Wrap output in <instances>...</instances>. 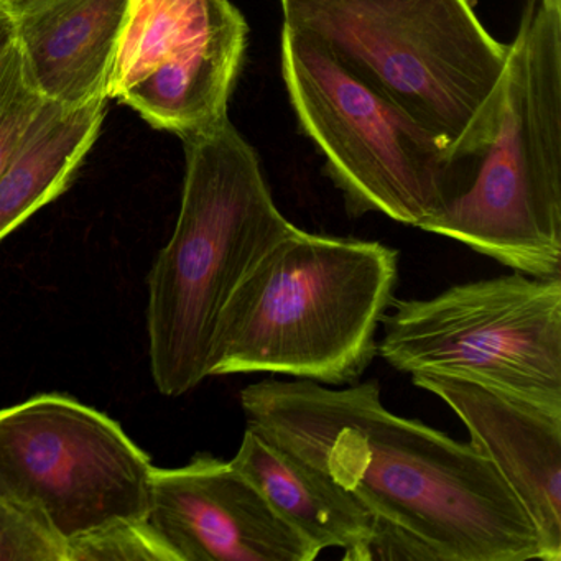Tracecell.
Here are the masks:
<instances>
[{
	"mask_svg": "<svg viewBox=\"0 0 561 561\" xmlns=\"http://www.w3.org/2000/svg\"><path fill=\"white\" fill-rule=\"evenodd\" d=\"M248 426L300 456L374 517L428 543L439 561L540 560L525 508L472 443L396 415L376 380L328 389L265 379L241 392Z\"/></svg>",
	"mask_w": 561,
	"mask_h": 561,
	"instance_id": "6da1fadb",
	"label": "cell"
},
{
	"mask_svg": "<svg viewBox=\"0 0 561 561\" xmlns=\"http://www.w3.org/2000/svg\"><path fill=\"white\" fill-rule=\"evenodd\" d=\"M397 278V249L295 228L226 304L209 377L271 373L356 382L377 356V328Z\"/></svg>",
	"mask_w": 561,
	"mask_h": 561,
	"instance_id": "7a4b0ae2",
	"label": "cell"
},
{
	"mask_svg": "<svg viewBox=\"0 0 561 561\" xmlns=\"http://www.w3.org/2000/svg\"><path fill=\"white\" fill-rule=\"evenodd\" d=\"M182 208L149 275L150 367L163 396L209 377L219 317L262 257L290 234L257 153L229 116L183 137Z\"/></svg>",
	"mask_w": 561,
	"mask_h": 561,
	"instance_id": "3957f363",
	"label": "cell"
},
{
	"mask_svg": "<svg viewBox=\"0 0 561 561\" xmlns=\"http://www.w3.org/2000/svg\"><path fill=\"white\" fill-rule=\"evenodd\" d=\"M284 25L476 160L494 126L508 45L469 0H280Z\"/></svg>",
	"mask_w": 561,
	"mask_h": 561,
	"instance_id": "277c9868",
	"label": "cell"
},
{
	"mask_svg": "<svg viewBox=\"0 0 561 561\" xmlns=\"http://www.w3.org/2000/svg\"><path fill=\"white\" fill-rule=\"evenodd\" d=\"M422 229L518 274L561 277V11L528 0L471 180Z\"/></svg>",
	"mask_w": 561,
	"mask_h": 561,
	"instance_id": "5b68a950",
	"label": "cell"
},
{
	"mask_svg": "<svg viewBox=\"0 0 561 561\" xmlns=\"http://www.w3.org/2000/svg\"><path fill=\"white\" fill-rule=\"evenodd\" d=\"M280 58L298 123L323 153L351 216L380 213L422 229L465 192L476 160L458 159L313 38L284 25Z\"/></svg>",
	"mask_w": 561,
	"mask_h": 561,
	"instance_id": "8992f818",
	"label": "cell"
},
{
	"mask_svg": "<svg viewBox=\"0 0 561 561\" xmlns=\"http://www.w3.org/2000/svg\"><path fill=\"white\" fill-rule=\"evenodd\" d=\"M390 308L377 353L393 369L472 380L561 413V277L514 272Z\"/></svg>",
	"mask_w": 561,
	"mask_h": 561,
	"instance_id": "52a82bcc",
	"label": "cell"
},
{
	"mask_svg": "<svg viewBox=\"0 0 561 561\" xmlns=\"http://www.w3.org/2000/svg\"><path fill=\"white\" fill-rule=\"evenodd\" d=\"M149 456L93 407L45 393L0 410V499L61 547L149 517Z\"/></svg>",
	"mask_w": 561,
	"mask_h": 561,
	"instance_id": "ba28073f",
	"label": "cell"
},
{
	"mask_svg": "<svg viewBox=\"0 0 561 561\" xmlns=\"http://www.w3.org/2000/svg\"><path fill=\"white\" fill-rule=\"evenodd\" d=\"M229 0H130L107 98L188 137L228 117L248 48Z\"/></svg>",
	"mask_w": 561,
	"mask_h": 561,
	"instance_id": "9c48e42d",
	"label": "cell"
},
{
	"mask_svg": "<svg viewBox=\"0 0 561 561\" xmlns=\"http://www.w3.org/2000/svg\"><path fill=\"white\" fill-rule=\"evenodd\" d=\"M149 522L176 561H311L320 551L232 461L153 469Z\"/></svg>",
	"mask_w": 561,
	"mask_h": 561,
	"instance_id": "30bf717a",
	"label": "cell"
},
{
	"mask_svg": "<svg viewBox=\"0 0 561 561\" xmlns=\"http://www.w3.org/2000/svg\"><path fill=\"white\" fill-rule=\"evenodd\" d=\"M412 380L456 413L511 485L537 530L541 561H561V413L459 377Z\"/></svg>",
	"mask_w": 561,
	"mask_h": 561,
	"instance_id": "8fae6325",
	"label": "cell"
},
{
	"mask_svg": "<svg viewBox=\"0 0 561 561\" xmlns=\"http://www.w3.org/2000/svg\"><path fill=\"white\" fill-rule=\"evenodd\" d=\"M130 0H14L4 5L27 80L67 110L110 100Z\"/></svg>",
	"mask_w": 561,
	"mask_h": 561,
	"instance_id": "7c38bea8",
	"label": "cell"
},
{
	"mask_svg": "<svg viewBox=\"0 0 561 561\" xmlns=\"http://www.w3.org/2000/svg\"><path fill=\"white\" fill-rule=\"evenodd\" d=\"M231 461L318 551L343 548L347 554L373 531L376 517L359 499L252 426Z\"/></svg>",
	"mask_w": 561,
	"mask_h": 561,
	"instance_id": "4fadbf2b",
	"label": "cell"
},
{
	"mask_svg": "<svg viewBox=\"0 0 561 561\" xmlns=\"http://www.w3.org/2000/svg\"><path fill=\"white\" fill-rule=\"evenodd\" d=\"M107 101L77 110L48 104L0 175V241L68 188L100 136Z\"/></svg>",
	"mask_w": 561,
	"mask_h": 561,
	"instance_id": "5bb4252c",
	"label": "cell"
},
{
	"mask_svg": "<svg viewBox=\"0 0 561 561\" xmlns=\"http://www.w3.org/2000/svg\"><path fill=\"white\" fill-rule=\"evenodd\" d=\"M65 561H176L149 518L119 520L65 547Z\"/></svg>",
	"mask_w": 561,
	"mask_h": 561,
	"instance_id": "9a60e30c",
	"label": "cell"
},
{
	"mask_svg": "<svg viewBox=\"0 0 561 561\" xmlns=\"http://www.w3.org/2000/svg\"><path fill=\"white\" fill-rule=\"evenodd\" d=\"M50 103L27 80L15 47L11 64L0 77V175Z\"/></svg>",
	"mask_w": 561,
	"mask_h": 561,
	"instance_id": "2e32d148",
	"label": "cell"
},
{
	"mask_svg": "<svg viewBox=\"0 0 561 561\" xmlns=\"http://www.w3.org/2000/svg\"><path fill=\"white\" fill-rule=\"evenodd\" d=\"M0 561H65V548L0 499Z\"/></svg>",
	"mask_w": 561,
	"mask_h": 561,
	"instance_id": "e0dca14e",
	"label": "cell"
},
{
	"mask_svg": "<svg viewBox=\"0 0 561 561\" xmlns=\"http://www.w3.org/2000/svg\"><path fill=\"white\" fill-rule=\"evenodd\" d=\"M344 560H426L439 561L436 551L428 543L410 534L405 528L376 518L373 531L359 547L344 554Z\"/></svg>",
	"mask_w": 561,
	"mask_h": 561,
	"instance_id": "ac0fdd59",
	"label": "cell"
},
{
	"mask_svg": "<svg viewBox=\"0 0 561 561\" xmlns=\"http://www.w3.org/2000/svg\"><path fill=\"white\" fill-rule=\"evenodd\" d=\"M15 54L14 25L8 11L0 8V77L11 64Z\"/></svg>",
	"mask_w": 561,
	"mask_h": 561,
	"instance_id": "d6986e66",
	"label": "cell"
},
{
	"mask_svg": "<svg viewBox=\"0 0 561 561\" xmlns=\"http://www.w3.org/2000/svg\"><path fill=\"white\" fill-rule=\"evenodd\" d=\"M537 2L551 11H561V0H537Z\"/></svg>",
	"mask_w": 561,
	"mask_h": 561,
	"instance_id": "ffe728a7",
	"label": "cell"
},
{
	"mask_svg": "<svg viewBox=\"0 0 561 561\" xmlns=\"http://www.w3.org/2000/svg\"><path fill=\"white\" fill-rule=\"evenodd\" d=\"M14 0H0V8H4V5L11 4Z\"/></svg>",
	"mask_w": 561,
	"mask_h": 561,
	"instance_id": "44dd1931",
	"label": "cell"
}]
</instances>
